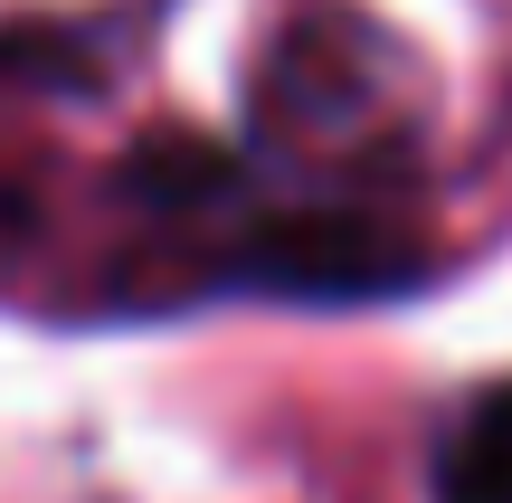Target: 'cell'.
<instances>
[{
    "mask_svg": "<svg viewBox=\"0 0 512 503\" xmlns=\"http://www.w3.org/2000/svg\"><path fill=\"white\" fill-rule=\"evenodd\" d=\"M437 503H512V380L456 418L437 456Z\"/></svg>",
    "mask_w": 512,
    "mask_h": 503,
    "instance_id": "6da1fadb",
    "label": "cell"
}]
</instances>
